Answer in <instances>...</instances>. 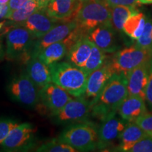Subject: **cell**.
I'll use <instances>...</instances> for the list:
<instances>
[{"label": "cell", "instance_id": "6da1fadb", "mask_svg": "<svg viewBox=\"0 0 152 152\" xmlns=\"http://www.w3.org/2000/svg\"><path fill=\"white\" fill-rule=\"evenodd\" d=\"M128 96V79L125 74L115 73L106 83L99 96L91 103L93 116L104 121L119 106Z\"/></svg>", "mask_w": 152, "mask_h": 152}, {"label": "cell", "instance_id": "7a4b0ae2", "mask_svg": "<svg viewBox=\"0 0 152 152\" xmlns=\"http://www.w3.org/2000/svg\"><path fill=\"white\" fill-rule=\"evenodd\" d=\"M49 67L52 83L75 97L84 96L89 75L83 68L68 61L54 63Z\"/></svg>", "mask_w": 152, "mask_h": 152}, {"label": "cell", "instance_id": "3957f363", "mask_svg": "<svg viewBox=\"0 0 152 152\" xmlns=\"http://www.w3.org/2000/svg\"><path fill=\"white\" fill-rule=\"evenodd\" d=\"M77 27L87 35L99 26L111 23V9L104 0L82 2L75 18Z\"/></svg>", "mask_w": 152, "mask_h": 152}, {"label": "cell", "instance_id": "277c9868", "mask_svg": "<svg viewBox=\"0 0 152 152\" xmlns=\"http://www.w3.org/2000/svg\"><path fill=\"white\" fill-rule=\"evenodd\" d=\"M57 139L77 151H92L98 146V130L90 121L73 123L63 130Z\"/></svg>", "mask_w": 152, "mask_h": 152}, {"label": "cell", "instance_id": "5b68a950", "mask_svg": "<svg viewBox=\"0 0 152 152\" xmlns=\"http://www.w3.org/2000/svg\"><path fill=\"white\" fill-rule=\"evenodd\" d=\"M35 39L27 28L16 25L6 37V58L9 61H28L32 57Z\"/></svg>", "mask_w": 152, "mask_h": 152}, {"label": "cell", "instance_id": "8992f818", "mask_svg": "<svg viewBox=\"0 0 152 152\" xmlns=\"http://www.w3.org/2000/svg\"><path fill=\"white\" fill-rule=\"evenodd\" d=\"M151 58V51L134 45L118 51L110 62L115 73H123L127 75L139 66L149 62Z\"/></svg>", "mask_w": 152, "mask_h": 152}, {"label": "cell", "instance_id": "52a82bcc", "mask_svg": "<svg viewBox=\"0 0 152 152\" xmlns=\"http://www.w3.org/2000/svg\"><path fill=\"white\" fill-rule=\"evenodd\" d=\"M9 96L18 103L33 107L39 102V89L27 73H22L12 79L8 85Z\"/></svg>", "mask_w": 152, "mask_h": 152}, {"label": "cell", "instance_id": "ba28073f", "mask_svg": "<svg viewBox=\"0 0 152 152\" xmlns=\"http://www.w3.org/2000/svg\"><path fill=\"white\" fill-rule=\"evenodd\" d=\"M35 145V130L33 125L30 123H23L11 131L1 147L4 151L18 152L28 151Z\"/></svg>", "mask_w": 152, "mask_h": 152}, {"label": "cell", "instance_id": "9c48e42d", "mask_svg": "<svg viewBox=\"0 0 152 152\" xmlns=\"http://www.w3.org/2000/svg\"><path fill=\"white\" fill-rule=\"evenodd\" d=\"M91 114L90 101L84 96L72 99L56 114L52 115L58 124L87 122Z\"/></svg>", "mask_w": 152, "mask_h": 152}, {"label": "cell", "instance_id": "30bf717a", "mask_svg": "<svg viewBox=\"0 0 152 152\" xmlns=\"http://www.w3.org/2000/svg\"><path fill=\"white\" fill-rule=\"evenodd\" d=\"M117 111L110 113L101 125L98 130V146L99 149H106L120 138L121 133L128 122L116 115Z\"/></svg>", "mask_w": 152, "mask_h": 152}, {"label": "cell", "instance_id": "8fae6325", "mask_svg": "<svg viewBox=\"0 0 152 152\" xmlns=\"http://www.w3.org/2000/svg\"><path fill=\"white\" fill-rule=\"evenodd\" d=\"M72 95L54 83H50L39 89V101L52 113L56 114L71 100Z\"/></svg>", "mask_w": 152, "mask_h": 152}, {"label": "cell", "instance_id": "7c38bea8", "mask_svg": "<svg viewBox=\"0 0 152 152\" xmlns=\"http://www.w3.org/2000/svg\"><path fill=\"white\" fill-rule=\"evenodd\" d=\"M77 27V23L75 20L56 24L48 33L35 42L32 50V57L37 56L40 51L52 44L64 40Z\"/></svg>", "mask_w": 152, "mask_h": 152}, {"label": "cell", "instance_id": "4fadbf2b", "mask_svg": "<svg viewBox=\"0 0 152 152\" xmlns=\"http://www.w3.org/2000/svg\"><path fill=\"white\" fill-rule=\"evenodd\" d=\"M113 73L115 72L111 62L106 61L102 67L89 74L85 95L86 98L90 99V102L98 97Z\"/></svg>", "mask_w": 152, "mask_h": 152}, {"label": "cell", "instance_id": "5bb4252c", "mask_svg": "<svg viewBox=\"0 0 152 152\" xmlns=\"http://www.w3.org/2000/svg\"><path fill=\"white\" fill-rule=\"evenodd\" d=\"M115 29L112 24L97 26L87 34L89 39L105 53H113L118 49Z\"/></svg>", "mask_w": 152, "mask_h": 152}, {"label": "cell", "instance_id": "9a60e30c", "mask_svg": "<svg viewBox=\"0 0 152 152\" xmlns=\"http://www.w3.org/2000/svg\"><path fill=\"white\" fill-rule=\"evenodd\" d=\"M58 21L49 16L45 9H39L18 25L27 28L35 39H39L54 27Z\"/></svg>", "mask_w": 152, "mask_h": 152}, {"label": "cell", "instance_id": "2e32d148", "mask_svg": "<svg viewBox=\"0 0 152 152\" xmlns=\"http://www.w3.org/2000/svg\"><path fill=\"white\" fill-rule=\"evenodd\" d=\"M81 4L80 0H51L45 11L58 21H69L75 18Z\"/></svg>", "mask_w": 152, "mask_h": 152}, {"label": "cell", "instance_id": "e0dca14e", "mask_svg": "<svg viewBox=\"0 0 152 152\" xmlns=\"http://www.w3.org/2000/svg\"><path fill=\"white\" fill-rule=\"evenodd\" d=\"M149 67V61L139 66L127 74L128 95L139 96L146 101Z\"/></svg>", "mask_w": 152, "mask_h": 152}, {"label": "cell", "instance_id": "ac0fdd59", "mask_svg": "<svg viewBox=\"0 0 152 152\" xmlns=\"http://www.w3.org/2000/svg\"><path fill=\"white\" fill-rule=\"evenodd\" d=\"M146 101L141 97L128 95L118 109V113L124 121L133 122L147 113Z\"/></svg>", "mask_w": 152, "mask_h": 152}, {"label": "cell", "instance_id": "d6986e66", "mask_svg": "<svg viewBox=\"0 0 152 152\" xmlns=\"http://www.w3.org/2000/svg\"><path fill=\"white\" fill-rule=\"evenodd\" d=\"M92 46L93 43L87 35L83 36L69 49L66 55L67 61L83 68L91 54Z\"/></svg>", "mask_w": 152, "mask_h": 152}, {"label": "cell", "instance_id": "ffe728a7", "mask_svg": "<svg viewBox=\"0 0 152 152\" xmlns=\"http://www.w3.org/2000/svg\"><path fill=\"white\" fill-rule=\"evenodd\" d=\"M26 73L39 89L52 83L50 69L37 56H33L28 61Z\"/></svg>", "mask_w": 152, "mask_h": 152}, {"label": "cell", "instance_id": "44dd1931", "mask_svg": "<svg viewBox=\"0 0 152 152\" xmlns=\"http://www.w3.org/2000/svg\"><path fill=\"white\" fill-rule=\"evenodd\" d=\"M148 136L149 134L134 121L128 122L120 136L119 151H129L137 142Z\"/></svg>", "mask_w": 152, "mask_h": 152}, {"label": "cell", "instance_id": "7402d4cb", "mask_svg": "<svg viewBox=\"0 0 152 152\" xmlns=\"http://www.w3.org/2000/svg\"><path fill=\"white\" fill-rule=\"evenodd\" d=\"M68 50L69 49L67 44L64 40H62L45 47L36 56L49 66L63 59L67 55Z\"/></svg>", "mask_w": 152, "mask_h": 152}, {"label": "cell", "instance_id": "603a6c76", "mask_svg": "<svg viewBox=\"0 0 152 152\" xmlns=\"http://www.w3.org/2000/svg\"><path fill=\"white\" fill-rule=\"evenodd\" d=\"M147 20L143 13L137 11L127 19L123 26V32L133 39H137L143 33Z\"/></svg>", "mask_w": 152, "mask_h": 152}, {"label": "cell", "instance_id": "cb8c5ba5", "mask_svg": "<svg viewBox=\"0 0 152 152\" xmlns=\"http://www.w3.org/2000/svg\"><path fill=\"white\" fill-rule=\"evenodd\" d=\"M39 9H42L41 8L40 5L37 1H36L35 0H28L21 8L9 13L7 15L5 18L15 23L16 25H18L25 21L32 14Z\"/></svg>", "mask_w": 152, "mask_h": 152}, {"label": "cell", "instance_id": "d4e9b609", "mask_svg": "<svg viewBox=\"0 0 152 152\" xmlns=\"http://www.w3.org/2000/svg\"><path fill=\"white\" fill-rule=\"evenodd\" d=\"M111 23L115 31L123 32V28L126 20L131 15L138 11L136 7L128 6H116L111 7Z\"/></svg>", "mask_w": 152, "mask_h": 152}, {"label": "cell", "instance_id": "484cf974", "mask_svg": "<svg viewBox=\"0 0 152 152\" xmlns=\"http://www.w3.org/2000/svg\"><path fill=\"white\" fill-rule=\"evenodd\" d=\"M106 62V53L93 44L92 52H91V54L87 61L86 64L83 68L89 75L92 72L96 71L98 68L102 67Z\"/></svg>", "mask_w": 152, "mask_h": 152}, {"label": "cell", "instance_id": "4316f807", "mask_svg": "<svg viewBox=\"0 0 152 152\" xmlns=\"http://www.w3.org/2000/svg\"><path fill=\"white\" fill-rule=\"evenodd\" d=\"M37 151L40 152H75L77 151L71 146L55 139L52 141L42 144L37 148Z\"/></svg>", "mask_w": 152, "mask_h": 152}, {"label": "cell", "instance_id": "83f0119b", "mask_svg": "<svg viewBox=\"0 0 152 152\" xmlns=\"http://www.w3.org/2000/svg\"><path fill=\"white\" fill-rule=\"evenodd\" d=\"M136 46L152 52V20H147L142 35L136 39Z\"/></svg>", "mask_w": 152, "mask_h": 152}, {"label": "cell", "instance_id": "f1b7e54d", "mask_svg": "<svg viewBox=\"0 0 152 152\" xmlns=\"http://www.w3.org/2000/svg\"><path fill=\"white\" fill-rule=\"evenodd\" d=\"M18 125V121L11 118H0V146L11 130Z\"/></svg>", "mask_w": 152, "mask_h": 152}, {"label": "cell", "instance_id": "f546056e", "mask_svg": "<svg viewBox=\"0 0 152 152\" xmlns=\"http://www.w3.org/2000/svg\"><path fill=\"white\" fill-rule=\"evenodd\" d=\"M128 152H152V137L148 136L140 140Z\"/></svg>", "mask_w": 152, "mask_h": 152}, {"label": "cell", "instance_id": "4dcf8cb0", "mask_svg": "<svg viewBox=\"0 0 152 152\" xmlns=\"http://www.w3.org/2000/svg\"><path fill=\"white\" fill-rule=\"evenodd\" d=\"M149 136L152 137V113H146L134 121Z\"/></svg>", "mask_w": 152, "mask_h": 152}, {"label": "cell", "instance_id": "1f68e13d", "mask_svg": "<svg viewBox=\"0 0 152 152\" xmlns=\"http://www.w3.org/2000/svg\"><path fill=\"white\" fill-rule=\"evenodd\" d=\"M146 102L149 109L152 111V58L149 61V78L146 89Z\"/></svg>", "mask_w": 152, "mask_h": 152}, {"label": "cell", "instance_id": "d6a6232c", "mask_svg": "<svg viewBox=\"0 0 152 152\" xmlns=\"http://www.w3.org/2000/svg\"><path fill=\"white\" fill-rule=\"evenodd\" d=\"M110 7H116V6H128L134 7L137 6L140 3L139 0H104Z\"/></svg>", "mask_w": 152, "mask_h": 152}, {"label": "cell", "instance_id": "836d02e7", "mask_svg": "<svg viewBox=\"0 0 152 152\" xmlns=\"http://www.w3.org/2000/svg\"><path fill=\"white\" fill-rule=\"evenodd\" d=\"M28 1V0H9V2L7 3V5H8L9 7L8 14L21 8Z\"/></svg>", "mask_w": 152, "mask_h": 152}, {"label": "cell", "instance_id": "e575fe53", "mask_svg": "<svg viewBox=\"0 0 152 152\" xmlns=\"http://www.w3.org/2000/svg\"><path fill=\"white\" fill-rule=\"evenodd\" d=\"M35 1H37V2L39 4L42 9H45V8H46L47 6L48 5V4L51 0H35Z\"/></svg>", "mask_w": 152, "mask_h": 152}, {"label": "cell", "instance_id": "d590c367", "mask_svg": "<svg viewBox=\"0 0 152 152\" xmlns=\"http://www.w3.org/2000/svg\"><path fill=\"white\" fill-rule=\"evenodd\" d=\"M4 54H5V52H4V50L2 41H1V38H0V61L2 59L3 57L4 56Z\"/></svg>", "mask_w": 152, "mask_h": 152}, {"label": "cell", "instance_id": "8d00e7d4", "mask_svg": "<svg viewBox=\"0 0 152 152\" xmlns=\"http://www.w3.org/2000/svg\"><path fill=\"white\" fill-rule=\"evenodd\" d=\"M140 4H152V0H139Z\"/></svg>", "mask_w": 152, "mask_h": 152}, {"label": "cell", "instance_id": "74e56055", "mask_svg": "<svg viewBox=\"0 0 152 152\" xmlns=\"http://www.w3.org/2000/svg\"><path fill=\"white\" fill-rule=\"evenodd\" d=\"M9 0H0V4H7Z\"/></svg>", "mask_w": 152, "mask_h": 152}, {"label": "cell", "instance_id": "f35d334b", "mask_svg": "<svg viewBox=\"0 0 152 152\" xmlns=\"http://www.w3.org/2000/svg\"><path fill=\"white\" fill-rule=\"evenodd\" d=\"M90 1V0H80L81 2H84V1Z\"/></svg>", "mask_w": 152, "mask_h": 152}]
</instances>
